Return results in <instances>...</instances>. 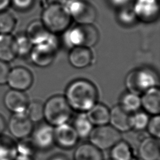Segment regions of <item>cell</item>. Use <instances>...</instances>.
<instances>
[{
    "mask_svg": "<svg viewBox=\"0 0 160 160\" xmlns=\"http://www.w3.org/2000/svg\"><path fill=\"white\" fill-rule=\"evenodd\" d=\"M64 97L72 110L86 113L97 103L98 92L92 82L79 79L68 85Z\"/></svg>",
    "mask_w": 160,
    "mask_h": 160,
    "instance_id": "obj_1",
    "label": "cell"
},
{
    "mask_svg": "<svg viewBox=\"0 0 160 160\" xmlns=\"http://www.w3.org/2000/svg\"><path fill=\"white\" fill-rule=\"evenodd\" d=\"M159 78L156 71L149 67H142L130 71L125 79L129 92L142 94L148 89L159 87Z\"/></svg>",
    "mask_w": 160,
    "mask_h": 160,
    "instance_id": "obj_2",
    "label": "cell"
},
{
    "mask_svg": "<svg viewBox=\"0 0 160 160\" xmlns=\"http://www.w3.org/2000/svg\"><path fill=\"white\" fill-rule=\"evenodd\" d=\"M42 22L52 34H59L66 31L71 22V17L67 8L59 3H52L44 9Z\"/></svg>",
    "mask_w": 160,
    "mask_h": 160,
    "instance_id": "obj_3",
    "label": "cell"
},
{
    "mask_svg": "<svg viewBox=\"0 0 160 160\" xmlns=\"http://www.w3.org/2000/svg\"><path fill=\"white\" fill-rule=\"evenodd\" d=\"M43 105L44 119L53 127L67 123L71 116L72 109L63 96H53Z\"/></svg>",
    "mask_w": 160,
    "mask_h": 160,
    "instance_id": "obj_4",
    "label": "cell"
},
{
    "mask_svg": "<svg viewBox=\"0 0 160 160\" xmlns=\"http://www.w3.org/2000/svg\"><path fill=\"white\" fill-rule=\"evenodd\" d=\"M99 38L98 31L92 24H78L66 32L64 41L71 48L77 46L90 48L97 44Z\"/></svg>",
    "mask_w": 160,
    "mask_h": 160,
    "instance_id": "obj_5",
    "label": "cell"
},
{
    "mask_svg": "<svg viewBox=\"0 0 160 160\" xmlns=\"http://www.w3.org/2000/svg\"><path fill=\"white\" fill-rule=\"evenodd\" d=\"M58 48V41L54 34H51L45 42L33 45L29 53L31 62L36 66L45 68L53 62Z\"/></svg>",
    "mask_w": 160,
    "mask_h": 160,
    "instance_id": "obj_6",
    "label": "cell"
},
{
    "mask_svg": "<svg viewBox=\"0 0 160 160\" xmlns=\"http://www.w3.org/2000/svg\"><path fill=\"white\" fill-rule=\"evenodd\" d=\"M90 143L100 150L111 149L121 140V132L109 124L96 126L89 136Z\"/></svg>",
    "mask_w": 160,
    "mask_h": 160,
    "instance_id": "obj_7",
    "label": "cell"
},
{
    "mask_svg": "<svg viewBox=\"0 0 160 160\" xmlns=\"http://www.w3.org/2000/svg\"><path fill=\"white\" fill-rule=\"evenodd\" d=\"M71 18L78 24H92L96 19V11L94 6L86 0L70 1L66 7Z\"/></svg>",
    "mask_w": 160,
    "mask_h": 160,
    "instance_id": "obj_8",
    "label": "cell"
},
{
    "mask_svg": "<svg viewBox=\"0 0 160 160\" xmlns=\"http://www.w3.org/2000/svg\"><path fill=\"white\" fill-rule=\"evenodd\" d=\"M32 83V74L28 69L22 66L11 69L6 82L11 89L24 92L30 88Z\"/></svg>",
    "mask_w": 160,
    "mask_h": 160,
    "instance_id": "obj_9",
    "label": "cell"
},
{
    "mask_svg": "<svg viewBox=\"0 0 160 160\" xmlns=\"http://www.w3.org/2000/svg\"><path fill=\"white\" fill-rule=\"evenodd\" d=\"M8 129L15 138L22 139L29 136L33 131V122L26 113L13 114L8 122Z\"/></svg>",
    "mask_w": 160,
    "mask_h": 160,
    "instance_id": "obj_10",
    "label": "cell"
},
{
    "mask_svg": "<svg viewBox=\"0 0 160 160\" xmlns=\"http://www.w3.org/2000/svg\"><path fill=\"white\" fill-rule=\"evenodd\" d=\"M132 10L137 19L146 23L154 22L159 16L158 0H136Z\"/></svg>",
    "mask_w": 160,
    "mask_h": 160,
    "instance_id": "obj_11",
    "label": "cell"
},
{
    "mask_svg": "<svg viewBox=\"0 0 160 160\" xmlns=\"http://www.w3.org/2000/svg\"><path fill=\"white\" fill-rule=\"evenodd\" d=\"M79 139L74 127L68 123L54 127V143L61 148H72L77 144Z\"/></svg>",
    "mask_w": 160,
    "mask_h": 160,
    "instance_id": "obj_12",
    "label": "cell"
},
{
    "mask_svg": "<svg viewBox=\"0 0 160 160\" xmlns=\"http://www.w3.org/2000/svg\"><path fill=\"white\" fill-rule=\"evenodd\" d=\"M3 102L5 107L13 114L25 113L29 102L24 91L12 89L6 92Z\"/></svg>",
    "mask_w": 160,
    "mask_h": 160,
    "instance_id": "obj_13",
    "label": "cell"
},
{
    "mask_svg": "<svg viewBox=\"0 0 160 160\" xmlns=\"http://www.w3.org/2000/svg\"><path fill=\"white\" fill-rule=\"evenodd\" d=\"M32 133L31 138L38 149L46 150L54 144V127L46 122L39 124Z\"/></svg>",
    "mask_w": 160,
    "mask_h": 160,
    "instance_id": "obj_14",
    "label": "cell"
},
{
    "mask_svg": "<svg viewBox=\"0 0 160 160\" xmlns=\"http://www.w3.org/2000/svg\"><path fill=\"white\" fill-rule=\"evenodd\" d=\"M131 113L124 110L119 104L116 105L110 110L109 122L119 132H128L131 129Z\"/></svg>",
    "mask_w": 160,
    "mask_h": 160,
    "instance_id": "obj_15",
    "label": "cell"
},
{
    "mask_svg": "<svg viewBox=\"0 0 160 160\" xmlns=\"http://www.w3.org/2000/svg\"><path fill=\"white\" fill-rule=\"evenodd\" d=\"M92 59L93 56L90 48L82 46L71 48L68 55L70 64L77 69H82L89 66Z\"/></svg>",
    "mask_w": 160,
    "mask_h": 160,
    "instance_id": "obj_16",
    "label": "cell"
},
{
    "mask_svg": "<svg viewBox=\"0 0 160 160\" xmlns=\"http://www.w3.org/2000/svg\"><path fill=\"white\" fill-rule=\"evenodd\" d=\"M141 104L146 113L152 116L159 115L160 90L159 88L154 87L144 92L141 97Z\"/></svg>",
    "mask_w": 160,
    "mask_h": 160,
    "instance_id": "obj_17",
    "label": "cell"
},
{
    "mask_svg": "<svg viewBox=\"0 0 160 160\" xmlns=\"http://www.w3.org/2000/svg\"><path fill=\"white\" fill-rule=\"evenodd\" d=\"M138 154L142 160H159L160 147L158 139L151 136L144 138L138 147Z\"/></svg>",
    "mask_w": 160,
    "mask_h": 160,
    "instance_id": "obj_18",
    "label": "cell"
},
{
    "mask_svg": "<svg viewBox=\"0 0 160 160\" xmlns=\"http://www.w3.org/2000/svg\"><path fill=\"white\" fill-rule=\"evenodd\" d=\"M51 32L46 29L41 21H33L27 27L25 34L32 45L42 43L48 40Z\"/></svg>",
    "mask_w": 160,
    "mask_h": 160,
    "instance_id": "obj_19",
    "label": "cell"
},
{
    "mask_svg": "<svg viewBox=\"0 0 160 160\" xmlns=\"http://www.w3.org/2000/svg\"><path fill=\"white\" fill-rule=\"evenodd\" d=\"M17 56L14 36L0 34V60L9 62Z\"/></svg>",
    "mask_w": 160,
    "mask_h": 160,
    "instance_id": "obj_20",
    "label": "cell"
},
{
    "mask_svg": "<svg viewBox=\"0 0 160 160\" xmlns=\"http://www.w3.org/2000/svg\"><path fill=\"white\" fill-rule=\"evenodd\" d=\"M86 114L93 126H103L109 123L110 110L104 104L97 102Z\"/></svg>",
    "mask_w": 160,
    "mask_h": 160,
    "instance_id": "obj_21",
    "label": "cell"
},
{
    "mask_svg": "<svg viewBox=\"0 0 160 160\" xmlns=\"http://www.w3.org/2000/svg\"><path fill=\"white\" fill-rule=\"evenodd\" d=\"M74 160H103L101 150L91 143H84L76 148Z\"/></svg>",
    "mask_w": 160,
    "mask_h": 160,
    "instance_id": "obj_22",
    "label": "cell"
},
{
    "mask_svg": "<svg viewBox=\"0 0 160 160\" xmlns=\"http://www.w3.org/2000/svg\"><path fill=\"white\" fill-rule=\"evenodd\" d=\"M18 155L17 142L5 134L0 135V160H14Z\"/></svg>",
    "mask_w": 160,
    "mask_h": 160,
    "instance_id": "obj_23",
    "label": "cell"
},
{
    "mask_svg": "<svg viewBox=\"0 0 160 160\" xmlns=\"http://www.w3.org/2000/svg\"><path fill=\"white\" fill-rule=\"evenodd\" d=\"M111 160H132V151L130 144L121 140L111 148Z\"/></svg>",
    "mask_w": 160,
    "mask_h": 160,
    "instance_id": "obj_24",
    "label": "cell"
},
{
    "mask_svg": "<svg viewBox=\"0 0 160 160\" xmlns=\"http://www.w3.org/2000/svg\"><path fill=\"white\" fill-rule=\"evenodd\" d=\"M79 138L89 137L93 128L86 113L80 112L75 118L72 126Z\"/></svg>",
    "mask_w": 160,
    "mask_h": 160,
    "instance_id": "obj_25",
    "label": "cell"
},
{
    "mask_svg": "<svg viewBox=\"0 0 160 160\" xmlns=\"http://www.w3.org/2000/svg\"><path fill=\"white\" fill-rule=\"evenodd\" d=\"M119 105L127 112L132 114L138 111L141 107V97L139 95L128 91L121 96Z\"/></svg>",
    "mask_w": 160,
    "mask_h": 160,
    "instance_id": "obj_26",
    "label": "cell"
},
{
    "mask_svg": "<svg viewBox=\"0 0 160 160\" xmlns=\"http://www.w3.org/2000/svg\"><path fill=\"white\" fill-rule=\"evenodd\" d=\"M16 25L15 16L6 10L0 12V34H11Z\"/></svg>",
    "mask_w": 160,
    "mask_h": 160,
    "instance_id": "obj_27",
    "label": "cell"
},
{
    "mask_svg": "<svg viewBox=\"0 0 160 160\" xmlns=\"http://www.w3.org/2000/svg\"><path fill=\"white\" fill-rule=\"evenodd\" d=\"M25 113L32 122H39L44 118V105L38 101L29 102Z\"/></svg>",
    "mask_w": 160,
    "mask_h": 160,
    "instance_id": "obj_28",
    "label": "cell"
},
{
    "mask_svg": "<svg viewBox=\"0 0 160 160\" xmlns=\"http://www.w3.org/2000/svg\"><path fill=\"white\" fill-rule=\"evenodd\" d=\"M14 40L17 56H26L29 54L33 45L25 34L14 36Z\"/></svg>",
    "mask_w": 160,
    "mask_h": 160,
    "instance_id": "obj_29",
    "label": "cell"
},
{
    "mask_svg": "<svg viewBox=\"0 0 160 160\" xmlns=\"http://www.w3.org/2000/svg\"><path fill=\"white\" fill-rule=\"evenodd\" d=\"M150 118L146 112L137 111L131 114V129L138 131L146 129Z\"/></svg>",
    "mask_w": 160,
    "mask_h": 160,
    "instance_id": "obj_30",
    "label": "cell"
},
{
    "mask_svg": "<svg viewBox=\"0 0 160 160\" xmlns=\"http://www.w3.org/2000/svg\"><path fill=\"white\" fill-rule=\"evenodd\" d=\"M37 150L38 149L31 138L28 137L20 139L19 142H17L18 154L32 157Z\"/></svg>",
    "mask_w": 160,
    "mask_h": 160,
    "instance_id": "obj_31",
    "label": "cell"
},
{
    "mask_svg": "<svg viewBox=\"0 0 160 160\" xmlns=\"http://www.w3.org/2000/svg\"><path fill=\"white\" fill-rule=\"evenodd\" d=\"M146 129L148 133L152 138L159 139L160 138V116H152L149 120Z\"/></svg>",
    "mask_w": 160,
    "mask_h": 160,
    "instance_id": "obj_32",
    "label": "cell"
},
{
    "mask_svg": "<svg viewBox=\"0 0 160 160\" xmlns=\"http://www.w3.org/2000/svg\"><path fill=\"white\" fill-rule=\"evenodd\" d=\"M119 21L124 25H132L137 20L134 12L132 9L123 8L118 14Z\"/></svg>",
    "mask_w": 160,
    "mask_h": 160,
    "instance_id": "obj_33",
    "label": "cell"
},
{
    "mask_svg": "<svg viewBox=\"0 0 160 160\" xmlns=\"http://www.w3.org/2000/svg\"><path fill=\"white\" fill-rule=\"evenodd\" d=\"M34 0H11V5L18 11H24L30 9Z\"/></svg>",
    "mask_w": 160,
    "mask_h": 160,
    "instance_id": "obj_34",
    "label": "cell"
},
{
    "mask_svg": "<svg viewBox=\"0 0 160 160\" xmlns=\"http://www.w3.org/2000/svg\"><path fill=\"white\" fill-rule=\"evenodd\" d=\"M10 70L8 63L0 60V85L6 84Z\"/></svg>",
    "mask_w": 160,
    "mask_h": 160,
    "instance_id": "obj_35",
    "label": "cell"
},
{
    "mask_svg": "<svg viewBox=\"0 0 160 160\" xmlns=\"http://www.w3.org/2000/svg\"><path fill=\"white\" fill-rule=\"evenodd\" d=\"M110 2L117 7H124L128 4L131 0H109Z\"/></svg>",
    "mask_w": 160,
    "mask_h": 160,
    "instance_id": "obj_36",
    "label": "cell"
},
{
    "mask_svg": "<svg viewBox=\"0 0 160 160\" xmlns=\"http://www.w3.org/2000/svg\"><path fill=\"white\" fill-rule=\"evenodd\" d=\"M11 5V0H0V12L8 9Z\"/></svg>",
    "mask_w": 160,
    "mask_h": 160,
    "instance_id": "obj_37",
    "label": "cell"
},
{
    "mask_svg": "<svg viewBox=\"0 0 160 160\" xmlns=\"http://www.w3.org/2000/svg\"><path fill=\"white\" fill-rule=\"evenodd\" d=\"M6 124L5 119L3 118V116L1 114H0V135L2 134L3 131L6 128Z\"/></svg>",
    "mask_w": 160,
    "mask_h": 160,
    "instance_id": "obj_38",
    "label": "cell"
},
{
    "mask_svg": "<svg viewBox=\"0 0 160 160\" xmlns=\"http://www.w3.org/2000/svg\"><path fill=\"white\" fill-rule=\"evenodd\" d=\"M14 160H33L32 157L18 154Z\"/></svg>",
    "mask_w": 160,
    "mask_h": 160,
    "instance_id": "obj_39",
    "label": "cell"
},
{
    "mask_svg": "<svg viewBox=\"0 0 160 160\" xmlns=\"http://www.w3.org/2000/svg\"><path fill=\"white\" fill-rule=\"evenodd\" d=\"M50 160H67V159L64 156L57 155L52 157Z\"/></svg>",
    "mask_w": 160,
    "mask_h": 160,
    "instance_id": "obj_40",
    "label": "cell"
},
{
    "mask_svg": "<svg viewBox=\"0 0 160 160\" xmlns=\"http://www.w3.org/2000/svg\"><path fill=\"white\" fill-rule=\"evenodd\" d=\"M109 160H111V159H109Z\"/></svg>",
    "mask_w": 160,
    "mask_h": 160,
    "instance_id": "obj_41",
    "label": "cell"
}]
</instances>
